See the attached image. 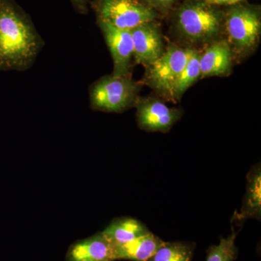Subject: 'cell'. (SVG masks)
Wrapping results in <instances>:
<instances>
[{"label": "cell", "mask_w": 261, "mask_h": 261, "mask_svg": "<svg viewBox=\"0 0 261 261\" xmlns=\"http://www.w3.org/2000/svg\"><path fill=\"white\" fill-rule=\"evenodd\" d=\"M44 43L33 24L9 0L0 2V70L32 67Z\"/></svg>", "instance_id": "6da1fadb"}, {"label": "cell", "mask_w": 261, "mask_h": 261, "mask_svg": "<svg viewBox=\"0 0 261 261\" xmlns=\"http://www.w3.org/2000/svg\"><path fill=\"white\" fill-rule=\"evenodd\" d=\"M176 25L180 37L189 44H210L219 39L222 20L219 10L199 0L182 5Z\"/></svg>", "instance_id": "7a4b0ae2"}, {"label": "cell", "mask_w": 261, "mask_h": 261, "mask_svg": "<svg viewBox=\"0 0 261 261\" xmlns=\"http://www.w3.org/2000/svg\"><path fill=\"white\" fill-rule=\"evenodd\" d=\"M140 89L130 74L105 75L89 89L91 108L103 112H123L135 106Z\"/></svg>", "instance_id": "3957f363"}, {"label": "cell", "mask_w": 261, "mask_h": 261, "mask_svg": "<svg viewBox=\"0 0 261 261\" xmlns=\"http://www.w3.org/2000/svg\"><path fill=\"white\" fill-rule=\"evenodd\" d=\"M193 48H184L177 44H168L162 56L146 67L142 82L169 100Z\"/></svg>", "instance_id": "277c9868"}, {"label": "cell", "mask_w": 261, "mask_h": 261, "mask_svg": "<svg viewBox=\"0 0 261 261\" xmlns=\"http://www.w3.org/2000/svg\"><path fill=\"white\" fill-rule=\"evenodd\" d=\"M226 39L233 58H241L255 50L260 41L261 22L258 12L249 7L238 5L231 8L225 16Z\"/></svg>", "instance_id": "5b68a950"}, {"label": "cell", "mask_w": 261, "mask_h": 261, "mask_svg": "<svg viewBox=\"0 0 261 261\" xmlns=\"http://www.w3.org/2000/svg\"><path fill=\"white\" fill-rule=\"evenodd\" d=\"M97 12L99 21L125 30L153 21L157 18L155 10L142 0H100Z\"/></svg>", "instance_id": "8992f818"}, {"label": "cell", "mask_w": 261, "mask_h": 261, "mask_svg": "<svg viewBox=\"0 0 261 261\" xmlns=\"http://www.w3.org/2000/svg\"><path fill=\"white\" fill-rule=\"evenodd\" d=\"M135 106L139 126L147 132L166 133L182 116L181 110L169 108L156 97H138Z\"/></svg>", "instance_id": "52a82bcc"}, {"label": "cell", "mask_w": 261, "mask_h": 261, "mask_svg": "<svg viewBox=\"0 0 261 261\" xmlns=\"http://www.w3.org/2000/svg\"><path fill=\"white\" fill-rule=\"evenodd\" d=\"M133 58L136 63L147 67L162 56L165 47L159 25L148 22L130 29Z\"/></svg>", "instance_id": "ba28073f"}, {"label": "cell", "mask_w": 261, "mask_h": 261, "mask_svg": "<svg viewBox=\"0 0 261 261\" xmlns=\"http://www.w3.org/2000/svg\"><path fill=\"white\" fill-rule=\"evenodd\" d=\"M113 61V75L130 74L133 58V41L130 30L113 27L106 22L99 21Z\"/></svg>", "instance_id": "9c48e42d"}, {"label": "cell", "mask_w": 261, "mask_h": 261, "mask_svg": "<svg viewBox=\"0 0 261 261\" xmlns=\"http://www.w3.org/2000/svg\"><path fill=\"white\" fill-rule=\"evenodd\" d=\"M208 44L200 53V79L229 75L233 56L227 41L219 39Z\"/></svg>", "instance_id": "30bf717a"}, {"label": "cell", "mask_w": 261, "mask_h": 261, "mask_svg": "<svg viewBox=\"0 0 261 261\" xmlns=\"http://www.w3.org/2000/svg\"><path fill=\"white\" fill-rule=\"evenodd\" d=\"M115 260V248L102 232L73 244L66 255V261Z\"/></svg>", "instance_id": "8fae6325"}, {"label": "cell", "mask_w": 261, "mask_h": 261, "mask_svg": "<svg viewBox=\"0 0 261 261\" xmlns=\"http://www.w3.org/2000/svg\"><path fill=\"white\" fill-rule=\"evenodd\" d=\"M165 242L150 231L115 248L117 260L148 261Z\"/></svg>", "instance_id": "7c38bea8"}, {"label": "cell", "mask_w": 261, "mask_h": 261, "mask_svg": "<svg viewBox=\"0 0 261 261\" xmlns=\"http://www.w3.org/2000/svg\"><path fill=\"white\" fill-rule=\"evenodd\" d=\"M261 172L260 164L255 165L247 174L246 193L240 213L233 216L238 222L249 219H260Z\"/></svg>", "instance_id": "4fadbf2b"}, {"label": "cell", "mask_w": 261, "mask_h": 261, "mask_svg": "<svg viewBox=\"0 0 261 261\" xmlns=\"http://www.w3.org/2000/svg\"><path fill=\"white\" fill-rule=\"evenodd\" d=\"M145 225L132 218H120L112 221L102 233L114 248L129 243L149 232Z\"/></svg>", "instance_id": "5bb4252c"}, {"label": "cell", "mask_w": 261, "mask_h": 261, "mask_svg": "<svg viewBox=\"0 0 261 261\" xmlns=\"http://www.w3.org/2000/svg\"><path fill=\"white\" fill-rule=\"evenodd\" d=\"M200 51L193 48L191 56L189 58L183 71H182L176 86L173 89V100L181 99L187 89L192 87L200 79Z\"/></svg>", "instance_id": "9a60e30c"}, {"label": "cell", "mask_w": 261, "mask_h": 261, "mask_svg": "<svg viewBox=\"0 0 261 261\" xmlns=\"http://www.w3.org/2000/svg\"><path fill=\"white\" fill-rule=\"evenodd\" d=\"M195 249L194 243H164L148 261H192Z\"/></svg>", "instance_id": "2e32d148"}, {"label": "cell", "mask_w": 261, "mask_h": 261, "mask_svg": "<svg viewBox=\"0 0 261 261\" xmlns=\"http://www.w3.org/2000/svg\"><path fill=\"white\" fill-rule=\"evenodd\" d=\"M237 232L226 238H221L217 245H212L207 249L206 261H234L238 255V249L235 245Z\"/></svg>", "instance_id": "e0dca14e"}, {"label": "cell", "mask_w": 261, "mask_h": 261, "mask_svg": "<svg viewBox=\"0 0 261 261\" xmlns=\"http://www.w3.org/2000/svg\"><path fill=\"white\" fill-rule=\"evenodd\" d=\"M144 3L149 5L154 10L166 13L172 6L175 0H143Z\"/></svg>", "instance_id": "ac0fdd59"}, {"label": "cell", "mask_w": 261, "mask_h": 261, "mask_svg": "<svg viewBox=\"0 0 261 261\" xmlns=\"http://www.w3.org/2000/svg\"><path fill=\"white\" fill-rule=\"evenodd\" d=\"M207 4L213 5H233L238 4L245 0H200Z\"/></svg>", "instance_id": "d6986e66"}, {"label": "cell", "mask_w": 261, "mask_h": 261, "mask_svg": "<svg viewBox=\"0 0 261 261\" xmlns=\"http://www.w3.org/2000/svg\"><path fill=\"white\" fill-rule=\"evenodd\" d=\"M77 6L84 7L87 3V0H72Z\"/></svg>", "instance_id": "ffe728a7"}, {"label": "cell", "mask_w": 261, "mask_h": 261, "mask_svg": "<svg viewBox=\"0 0 261 261\" xmlns=\"http://www.w3.org/2000/svg\"><path fill=\"white\" fill-rule=\"evenodd\" d=\"M0 2H1V0H0Z\"/></svg>", "instance_id": "44dd1931"}]
</instances>
